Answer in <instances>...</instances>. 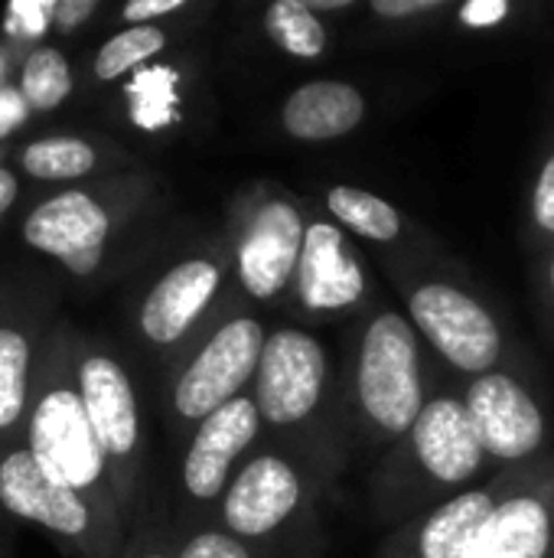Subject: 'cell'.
Returning <instances> with one entry per match:
<instances>
[{
  "label": "cell",
  "mask_w": 554,
  "mask_h": 558,
  "mask_svg": "<svg viewBox=\"0 0 554 558\" xmlns=\"http://www.w3.org/2000/svg\"><path fill=\"white\" fill-rule=\"evenodd\" d=\"M509 16V3L506 0H470L460 7V20L473 29H483V26H496Z\"/></svg>",
  "instance_id": "cell-28"
},
{
  "label": "cell",
  "mask_w": 554,
  "mask_h": 558,
  "mask_svg": "<svg viewBox=\"0 0 554 558\" xmlns=\"http://www.w3.org/2000/svg\"><path fill=\"white\" fill-rule=\"evenodd\" d=\"M552 549V513L539 497H513L496 507L470 558H545Z\"/></svg>",
  "instance_id": "cell-17"
},
{
  "label": "cell",
  "mask_w": 554,
  "mask_h": 558,
  "mask_svg": "<svg viewBox=\"0 0 554 558\" xmlns=\"http://www.w3.org/2000/svg\"><path fill=\"white\" fill-rule=\"evenodd\" d=\"M327 353L304 330H278L268 337L258 366V412L271 425L304 422L323 396Z\"/></svg>",
  "instance_id": "cell-4"
},
{
  "label": "cell",
  "mask_w": 554,
  "mask_h": 558,
  "mask_svg": "<svg viewBox=\"0 0 554 558\" xmlns=\"http://www.w3.org/2000/svg\"><path fill=\"white\" fill-rule=\"evenodd\" d=\"M147 558H163V556H147Z\"/></svg>",
  "instance_id": "cell-36"
},
{
  "label": "cell",
  "mask_w": 554,
  "mask_h": 558,
  "mask_svg": "<svg viewBox=\"0 0 554 558\" xmlns=\"http://www.w3.org/2000/svg\"><path fill=\"white\" fill-rule=\"evenodd\" d=\"M26 363L29 350L16 330H0V428L13 425L26 399Z\"/></svg>",
  "instance_id": "cell-24"
},
{
  "label": "cell",
  "mask_w": 554,
  "mask_h": 558,
  "mask_svg": "<svg viewBox=\"0 0 554 558\" xmlns=\"http://www.w3.org/2000/svg\"><path fill=\"white\" fill-rule=\"evenodd\" d=\"M264 327L251 317L229 320L219 333L199 350L189 369L176 383V412L183 418H209L232 399H238L242 386L258 373L264 353Z\"/></svg>",
  "instance_id": "cell-2"
},
{
  "label": "cell",
  "mask_w": 554,
  "mask_h": 558,
  "mask_svg": "<svg viewBox=\"0 0 554 558\" xmlns=\"http://www.w3.org/2000/svg\"><path fill=\"white\" fill-rule=\"evenodd\" d=\"M356 392L366 418L389 435L411 432L424 399L418 373V340L402 314H379L359 347Z\"/></svg>",
  "instance_id": "cell-1"
},
{
  "label": "cell",
  "mask_w": 554,
  "mask_h": 558,
  "mask_svg": "<svg viewBox=\"0 0 554 558\" xmlns=\"http://www.w3.org/2000/svg\"><path fill=\"white\" fill-rule=\"evenodd\" d=\"M23 167L39 180H72L95 167V150L75 137H49L26 147Z\"/></svg>",
  "instance_id": "cell-21"
},
{
  "label": "cell",
  "mask_w": 554,
  "mask_h": 558,
  "mask_svg": "<svg viewBox=\"0 0 554 558\" xmlns=\"http://www.w3.org/2000/svg\"><path fill=\"white\" fill-rule=\"evenodd\" d=\"M327 209L333 213L336 222H343L346 229H353L362 239L372 242H392L402 235V216L392 203H385L382 196L369 193V190H356V186H333L327 193Z\"/></svg>",
  "instance_id": "cell-19"
},
{
  "label": "cell",
  "mask_w": 554,
  "mask_h": 558,
  "mask_svg": "<svg viewBox=\"0 0 554 558\" xmlns=\"http://www.w3.org/2000/svg\"><path fill=\"white\" fill-rule=\"evenodd\" d=\"M480 445L500 461L529 458L545 438V418L526 386L506 373H487L470 383L464 399Z\"/></svg>",
  "instance_id": "cell-6"
},
{
  "label": "cell",
  "mask_w": 554,
  "mask_h": 558,
  "mask_svg": "<svg viewBox=\"0 0 554 558\" xmlns=\"http://www.w3.org/2000/svg\"><path fill=\"white\" fill-rule=\"evenodd\" d=\"M532 213H535V222L554 235V154L545 160V167L539 173L535 196H532Z\"/></svg>",
  "instance_id": "cell-27"
},
{
  "label": "cell",
  "mask_w": 554,
  "mask_h": 558,
  "mask_svg": "<svg viewBox=\"0 0 554 558\" xmlns=\"http://www.w3.org/2000/svg\"><path fill=\"white\" fill-rule=\"evenodd\" d=\"M219 288V268L206 258H193L167 271L144 301L140 327L153 343L180 340L202 314Z\"/></svg>",
  "instance_id": "cell-14"
},
{
  "label": "cell",
  "mask_w": 554,
  "mask_h": 558,
  "mask_svg": "<svg viewBox=\"0 0 554 558\" xmlns=\"http://www.w3.org/2000/svg\"><path fill=\"white\" fill-rule=\"evenodd\" d=\"M82 405L108 454H131L137 445V402L118 363L91 356L82 366Z\"/></svg>",
  "instance_id": "cell-15"
},
{
  "label": "cell",
  "mask_w": 554,
  "mask_h": 558,
  "mask_svg": "<svg viewBox=\"0 0 554 558\" xmlns=\"http://www.w3.org/2000/svg\"><path fill=\"white\" fill-rule=\"evenodd\" d=\"M411 317L434 350L464 373L487 376L500 360L503 340L496 320L480 301L454 284H421L411 294Z\"/></svg>",
  "instance_id": "cell-3"
},
{
  "label": "cell",
  "mask_w": 554,
  "mask_h": 558,
  "mask_svg": "<svg viewBox=\"0 0 554 558\" xmlns=\"http://www.w3.org/2000/svg\"><path fill=\"white\" fill-rule=\"evenodd\" d=\"M29 454L52 481L69 490L91 487L101 477L104 448L88 422L82 396L56 389L36 405L29 425Z\"/></svg>",
  "instance_id": "cell-5"
},
{
  "label": "cell",
  "mask_w": 554,
  "mask_h": 558,
  "mask_svg": "<svg viewBox=\"0 0 554 558\" xmlns=\"http://www.w3.org/2000/svg\"><path fill=\"white\" fill-rule=\"evenodd\" d=\"M258 425H261L258 402L245 399V396H238L229 405H222L219 412H212L199 425L193 448L186 454V464H183L186 490L199 500L219 497L232 461L251 445V438L258 435Z\"/></svg>",
  "instance_id": "cell-10"
},
{
  "label": "cell",
  "mask_w": 554,
  "mask_h": 558,
  "mask_svg": "<svg viewBox=\"0 0 554 558\" xmlns=\"http://www.w3.org/2000/svg\"><path fill=\"white\" fill-rule=\"evenodd\" d=\"M304 235L300 213L284 199H271L255 213L238 248V275L251 298L268 301L287 288L300 265Z\"/></svg>",
  "instance_id": "cell-7"
},
{
  "label": "cell",
  "mask_w": 554,
  "mask_h": 558,
  "mask_svg": "<svg viewBox=\"0 0 554 558\" xmlns=\"http://www.w3.org/2000/svg\"><path fill=\"white\" fill-rule=\"evenodd\" d=\"M441 7H444V0H376L372 13H379L385 20H408V16L441 10Z\"/></svg>",
  "instance_id": "cell-29"
},
{
  "label": "cell",
  "mask_w": 554,
  "mask_h": 558,
  "mask_svg": "<svg viewBox=\"0 0 554 558\" xmlns=\"http://www.w3.org/2000/svg\"><path fill=\"white\" fill-rule=\"evenodd\" d=\"M552 288H554V262H552Z\"/></svg>",
  "instance_id": "cell-35"
},
{
  "label": "cell",
  "mask_w": 554,
  "mask_h": 558,
  "mask_svg": "<svg viewBox=\"0 0 554 558\" xmlns=\"http://www.w3.org/2000/svg\"><path fill=\"white\" fill-rule=\"evenodd\" d=\"M180 558H248L245 546L222 533H202L196 536Z\"/></svg>",
  "instance_id": "cell-26"
},
{
  "label": "cell",
  "mask_w": 554,
  "mask_h": 558,
  "mask_svg": "<svg viewBox=\"0 0 554 558\" xmlns=\"http://www.w3.org/2000/svg\"><path fill=\"white\" fill-rule=\"evenodd\" d=\"M264 29L284 52H291L297 59H317L327 49V29L317 20V13H310L304 7V0L271 3L264 13Z\"/></svg>",
  "instance_id": "cell-20"
},
{
  "label": "cell",
  "mask_w": 554,
  "mask_h": 558,
  "mask_svg": "<svg viewBox=\"0 0 554 558\" xmlns=\"http://www.w3.org/2000/svg\"><path fill=\"white\" fill-rule=\"evenodd\" d=\"M95 0H62V3H56V23L62 26V29H75L85 16H91L95 13Z\"/></svg>",
  "instance_id": "cell-32"
},
{
  "label": "cell",
  "mask_w": 554,
  "mask_h": 558,
  "mask_svg": "<svg viewBox=\"0 0 554 558\" xmlns=\"http://www.w3.org/2000/svg\"><path fill=\"white\" fill-rule=\"evenodd\" d=\"M300 504L297 471L281 458H255L229 487L225 523L238 536H264L278 530Z\"/></svg>",
  "instance_id": "cell-12"
},
{
  "label": "cell",
  "mask_w": 554,
  "mask_h": 558,
  "mask_svg": "<svg viewBox=\"0 0 554 558\" xmlns=\"http://www.w3.org/2000/svg\"><path fill=\"white\" fill-rule=\"evenodd\" d=\"M310 13H333V10H349L353 0H304Z\"/></svg>",
  "instance_id": "cell-34"
},
{
  "label": "cell",
  "mask_w": 554,
  "mask_h": 558,
  "mask_svg": "<svg viewBox=\"0 0 554 558\" xmlns=\"http://www.w3.org/2000/svg\"><path fill=\"white\" fill-rule=\"evenodd\" d=\"M0 504L62 536H78L88 526V510L75 490L52 481L29 451H16L0 464Z\"/></svg>",
  "instance_id": "cell-13"
},
{
  "label": "cell",
  "mask_w": 554,
  "mask_h": 558,
  "mask_svg": "<svg viewBox=\"0 0 554 558\" xmlns=\"http://www.w3.org/2000/svg\"><path fill=\"white\" fill-rule=\"evenodd\" d=\"M297 294L304 307L327 314L353 307L366 291V275L359 258L353 255L343 229L333 222H310L304 235V252L297 265Z\"/></svg>",
  "instance_id": "cell-9"
},
{
  "label": "cell",
  "mask_w": 554,
  "mask_h": 558,
  "mask_svg": "<svg viewBox=\"0 0 554 558\" xmlns=\"http://www.w3.org/2000/svg\"><path fill=\"white\" fill-rule=\"evenodd\" d=\"M180 7H183V0H134V3L124 7V20H127V23L147 26V20L167 16V13H173V10H180Z\"/></svg>",
  "instance_id": "cell-30"
},
{
  "label": "cell",
  "mask_w": 554,
  "mask_h": 558,
  "mask_svg": "<svg viewBox=\"0 0 554 558\" xmlns=\"http://www.w3.org/2000/svg\"><path fill=\"white\" fill-rule=\"evenodd\" d=\"M72 92V72L59 49H36L23 65V98L39 111H52Z\"/></svg>",
  "instance_id": "cell-22"
},
{
  "label": "cell",
  "mask_w": 554,
  "mask_h": 558,
  "mask_svg": "<svg viewBox=\"0 0 554 558\" xmlns=\"http://www.w3.org/2000/svg\"><path fill=\"white\" fill-rule=\"evenodd\" d=\"M16 199V180H13V173H7V170H0V216L7 213V206Z\"/></svg>",
  "instance_id": "cell-33"
},
{
  "label": "cell",
  "mask_w": 554,
  "mask_h": 558,
  "mask_svg": "<svg viewBox=\"0 0 554 558\" xmlns=\"http://www.w3.org/2000/svg\"><path fill=\"white\" fill-rule=\"evenodd\" d=\"M23 235L33 248L56 255L72 275H91L108 239V216L91 196L72 190L36 206Z\"/></svg>",
  "instance_id": "cell-8"
},
{
  "label": "cell",
  "mask_w": 554,
  "mask_h": 558,
  "mask_svg": "<svg viewBox=\"0 0 554 558\" xmlns=\"http://www.w3.org/2000/svg\"><path fill=\"white\" fill-rule=\"evenodd\" d=\"M496 504L483 490H470L444 504L421 530L418 556L421 558H470L487 523L493 520Z\"/></svg>",
  "instance_id": "cell-18"
},
{
  "label": "cell",
  "mask_w": 554,
  "mask_h": 558,
  "mask_svg": "<svg viewBox=\"0 0 554 558\" xmlns=\"http://www.w3.org/2000/svg\"><path fill=\"white\" fill-rule=\"evenodd\" d=\"M366 98L340 78H317L300 85L281 108L284 131L297 141H333L359 128Z\"/></svg>",
  "instance_id": "cell-16"
},
{
  "label": "cell",
  "mask_w": 554,
  "mask_h": 558,
  "mask_svg": "<svg viewBox=\"0 0 554 558\" xmlns=\"http://www.w3.org/2000/svg\"><path fill=\"white\" fill-rule=\"evenodd\" d=\"M163 43H167V36L157 26H150V23L147 26H131V29L118 33L114 39H108L101 46V52L95 59V75L101 82H111V78L124 75L127 69H134V65L147 62L150 56H157L163 49Z\"/></svg>",
  "instance_id": "cell-23"
},
{
  "label": "cell",
  "mask_w": 554,
  "mask_h": 558,
  "mask_svg": "<svg viewBox=\"0 0 554 558\" xmlns=\"http://www.w3.org/2000/svg\"><path fill=\"white\" fill-rule=\"evenodd\" d=\"M49 13L56 16V3L52 0H39V3H13L10 7V16H7V33H29V36H39L46 29V20Z\"/></svg>",
  "instance_id": "cell-25"
},
{
  "label": "cell",
  "mask_w": 554,
  "mask_h": 558,
  "mask_svg": "<svg viewBox=\"0 0 554 558\" xmlns=\"http://www.w3.org/2000/svg\"><path fill=\"white\" fill-rule=\"evenodd\" d=\"M415 454L424 471L441 484H464L483 464V445L473 418L457 399H434L421 409L415 428Z\"/></svg>",
  "instance_id": "cell-11"
},
{
  "label": "cell",
  "mask_w": 554,
  "mask_h": 558,
  "mask_svg": "<svg viewBox=\"0 0 554 558\" xmlns=\"http://www.w3.org/2000/svg\"><path fill=\"white\" fill-rule=\"evenodd\" d=\"M26 118V98L13 88H0V137H7Z\"/></svg>",
  "instance_id": "cell-31"
}]
</instances>
